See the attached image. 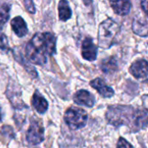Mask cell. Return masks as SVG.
<instances>
[{"label": "cell", "mask_w": 148, "mask_h": 148, "mask_svg": "<svg viewBox=\"0 0 148 148\" xmlns=\"http://www.w3.org/2000/svg\"><path fill=\"white\" fill-rule=\"evenodd\" d=\"M27 58L33 63L43 65L48 56L56 53V37L52 33H36L25 48Z\"/></svg>", "instance_id": "6da1fadb"}, {"label": "cell", "mask_w": 148, "mask_h": 148, "mask_svg": "<svg viewBox=\"0 0 148 148\" xmlns=\"http://www.w3.org/2000/svg\"><path fill=\"white\" fill-rule=\"evenodd\" d=\"M121 28L117 23L112 19H107L103 21L98 30L99 45L102 49H109L116 41V38L120 33Z\"/></svg>", "instance_id": "7a4b0ae2"}, {"label": "cell", "mask_w": 148, "mask_h": 148, "mask_svg": "<svg viewBox=\"0 0 148 148\" xmlns=\"http://www.w3.org/2000/svg\"><path fill=\"white\" fill-rule=\"evenodd\" d=\"M138 111H134L131 107L115 106L110 107L107 113V118L109 122L114 126L128 125L129 118L135 117Z\"/></svg>", "instance_id": "3957f363"}, {"label": "cell", "mask_w": 148, "mask_h": 148, "mask_svg": "<svg viewBox=\"0 0 148 148\" xmlns=\"http://www.w3.org/2000/svg\"><path fill=\"white\" fill-rule=\"evenodd\" d=\"M64 120L70 129L76 130L83 127L86 125L88 114L83 109L72 107L66 111Z\"/></svg>", "instance_id": "277c9868"}, {"label": "cell", "mask_w": 148, "mask_h": 148, "mask_svg": "<svg viewBox=\"0 0 148 148\" xmlns=\"http://www.w3.org/2000/svg\"><path fill=\"white\" fill-rule=\"evenodd\" d=\"M26 140L30 145H38L44 140V129L38 121H31L29 130L27 131Z\"/></svg>", "instance_id": "5b68a950"}, {"label": "cell", "mask_w": 148, "mask_h": 148, "mask_svg": "<svg viewBox=\"0 0 148 148\" xmlns=\"http://www.w3.org/2000/svg\"><path fill=\"white\" fill-rule=\"evenodd\" d=\"M82 57L89 62H93L97 57V48L94 44L91 38L87 37L82 42Z\"/></svg>", "instance_id": "8992f818"}, {"label": "cell", "mask_w": 148, "mask_h": 148, "mask_svg": "<svg viewBox=\"0 0 148 148\" xmlns=\"http://www.w3.org/2000/svg\"><path fill=\"white\" fill-rule=\"evenodd\" d=\"M130 73L137 79H142L148 75V62L139 60L134 62L130 67Z\"/></svg>", "instance_id": "52a82bcc"}, {"label": "cell", "mask_w": 148, "mask_h": 148, "mask_svg": "<svg viewBox=\"0 0 148 148\" xmlns=\"http://www.w3.org/2000/svg\"><path fill=\"white\" fill-rule=\"evenodd\" d=\"M91 87L97 90V92L105 98H110L114 95V91L112 88L108 86L105 82L101 78H96L90 82Z\"/></svg>", "instance_id": "ba28073f"}, {"label": "cell", "mask_w": 148, "mask_h": 148, "mask_svg": "<svg viewBox=\"0 0 148 148\" xmlns=\"http://www.w3.org/2000/svg\"><path fill=\"white\" fill-rule=\"evenodd\" d=\"M74 101L76 104L92 108L95 105V97L88 91L82 89L76 92L74 95Z\"/></svg>", "instance_id": "9c48e42d"}, {"label": "cell", "mask_w": 148, "mask_h": 148, "mask_svg": "<svg viewBox=\"0 0 148 148\" xmlns=\"http://www.w3.org/2000/svg\"><path fill=\"white\" fill-rule=\"evenodd\" d=\"M109 3L117 15L126 16L131 10L132 3L130 0H109Z\"/></svg>", "instance_id": "30bf717a"}, {"label": "cell", "mask_w": 148, "mask_h": 148, "mask_svg": "<svg viewBox=\"0 0 148 148\" xmlns=\"http://www.w3.org/2000/svg\"><path fill=\"white\" fill-rule=\"evenodd\" d=\"M11 27L13 31L15 32V34L19 36V37H23L27 33H28V28H27V24L25 23V21L23 20V18L22 16H16L11 20Z\"/></svg>", "instance_id": "8fae6325"}, {"label": "cell", "mask_w": 148, "mask_h": 148, "mask_svg": "<svg viewBox=\"0 0 148 148\" xmlns=\"http://www.w3.org/2000/svg\"><path fill=\"white\" fill-rule=\"evenodd\" d=\"M32 104L39 114H44L48 110V107H49L48 101L42 95H41L38 93V91H36L33 95Z\"/></svg>", "instance_id": "7c38bea8"}, {"label": "cell", "mask_w": 148, "mask_h": 148, "mask_svg": "<svg viewBox=\"0 0 148 148\" xmlns=\"http://www.w3.org/2000/svg\"><path fill=\"white\" fill-rule=\"evenodd\" d=\"M133 31L140 36L146 37L148 36V22L144 19H134L132 23Z\"/></svg>", "instance_id": "4fadbf2b"}, {"label": "cell", "mask_w": 148, "mask_h": 148, "mask_svg": "<svg viewBox=\"0 0 148 148\" xmlns=\"http://www.w3.org/2000/svg\"><path fill=\"white\" fill-rule=\"evenodd\" d=\"M58 13H59V19L61 21L65 22L71 17L72 10L67 0H60L58 3Z\"/></svg>", "instance_id": "5bb4252c"}, {"label": "cell", "mask_w": 148, "mask_h": 148, "mask_svg": "<svg viewBox=\"0 0 148 148\" xmlns=\"http://www.w3.org/2000/svg\"><path fill=\"white\" fill-rule=\"evenodd\" d=\"M101 70L106 74H111L117 70V62L114 57H110L108 59H105L101 65Z\"/></svg>", "instance_id": "9a60e30c"}, {"label": "cell", "mask_w": 148, "mask_h": 148, "mask_svg": "<svg viewBox=\"0 0 148 148\" xmlns=\"http://www.w3.org/2000/svg\"><path fill=\"white\" fill-rule=\"evenodd\" d=\"M10 7L6 3L0 2V26H3L10 18Z\"/></svg>", "instance_id": "2e32d148"}, {"label": "cell", "mask_w": 148, "mask_h": 148, "mask_svg": "<svg viewBox=\"0 0 148 148\" xmlns=\"http://www.w3.org/2000/svg\"><path fill=\"white\" fill-rule=\"evenodd\" d=\"M9 49V43L6 36L0 29V51H7Z\"/></svg>", "instance_id": "e0dca14e"}, {"label": "cell", "mask_w": 148, "mask_h": 148, "mask_svg": "<svg viewBox=\"0 0 148 148\" xmlns=\"http://www.w3.org/2000/svg\"><path fill=\"white\" fill-rule=\"evenodd\" d=\"M24 6L27 10V11L30 14H35L36 13V8L35 4L32 0H23Z\"/></svg>", "instance_id": "ac0fdd59"}, {"label": "cell", "mask_w": 148, "mask_h": 148, "mask_svg": "<svg viewBox=\"0 0 148 148\" xmlns=\"http://www.w3.org/2000/svg\"><path fill=\"white\" fill-rule=\"evenodd\" d=\"M117 148H134V147L129 142H127L124 138H120L117 144Z\"/></svg>", "instance_id": "d6986e66"}, {"label": "cell", "mask_w": 148, "mask_h": 148, "mask_svg": "<svg viewBox=\"0 0 148 148\" xmlns=\"http://www.w3.org/2000/svg\"><path fill=\"white\" fill-rule=\"evenodd\" d=\"M140 4H141V8L144 10V12L148 16V0H141Z\"/></svg>", "instance_id": "ffe728a7"}, {"label": "cell", "mask_w": 148, "mask_h": 148, "mask_svg": "<svg viewBox=\"0 0 148 148\" xmlns=\"http://www.w3.org/2000/svg\"><path fill=\"white\" fill-rule=\"evenodd\" d=\"M1 120H2V114H1V111H0V121H1Z\"/></svg>", "instance_id": "44dd1931"}]
</instances>
